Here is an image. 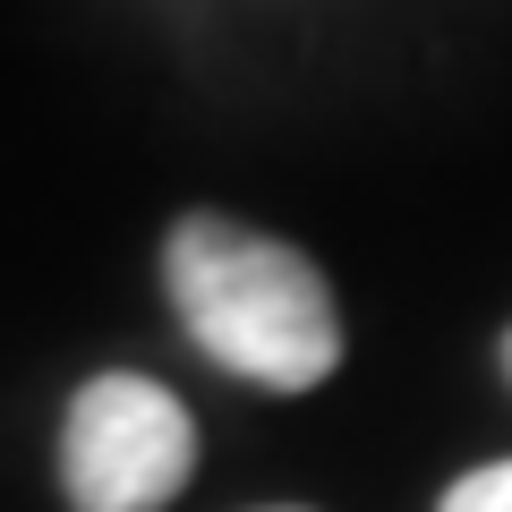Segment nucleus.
Here are the masks:
<instances>
[{
  "label": "nucleus",
  "instance_id": "nucleus-1",
  "mask_svg": "<svg viewBox=\"0 0 512 512\" xmlns=\"http://www.w3.org/2000/svg\"><path fill=\"white\" fill-rule=\"evenodd\" d=\"M163 282L197 350L256 393H316L342 367V308L291 239L231 214H188L163 239Z\"/></svg>",
  "mask_w": 512,
  "mask_h": 512
},
{
  "label": "nucleus",
  "instance_id": "nucleus-2",
  "mask_svg": "<svg viewBox=\"0 0 512 512\" xmlns=\"http://www.w3.org/2000/svg\"><path fill=\"white\" fill-rule=\"evenodd\" d=\"M197 470V427L154 376L77 384L69 427H60V487L77 512H163Z\"/></svg>",
  "mask_w": 512,
  "mask_h": 512
},
{
  "label": "nucleus",
  "instance_id": "nucleus-3",
  "mask_svg": "<svg viewBox=\"0 0 512 512\" xmlns=\"http://www.w3.org/2000/svg\"><path fill=\"white\" fill-rule=\"evenodd\" d=\"M436 512H512V461H487V470L453 478Z\"/></svg>",
  "mask_w": 512,
  "mask_h": 512
},
{
  "label": "nucleus",
  "instance_id": "nucleus-4",
  "mask_svg": "<svg viewBox=\"0 0 512 512\" xmlns=\"http://www.w3.org/2000/svg\"><path fill=\"white\" fill-rule=\"evenodd\" d=\"M504 376H512V333H504Z\"/></svg>",
  "mask_w": 512,
  "mask_h": 512
},
{
  "label": "nucleus",
  "instance_id": "nucleus-5",
  "mask_svg": "<svg viewBox=\"0 0 512 512\" xmlns=\"http://www.w3.org/2000/svg\"><path fill=\"white\" fill-rule=\"evenodd\" d=\"M282 512H291V504H282Z\"/></svg>",
  "mask_w": 512,
  "mask_h": 512
}]
</instances>
